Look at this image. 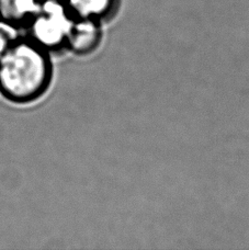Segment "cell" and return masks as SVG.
<instances>
[{"label": "cell", "mask_w": 249, "mask_h": 250, "mask_svg": "<svg viewBox=\"0 0 249 250\" xmlns=\"http://www.w3.org/2000/svg\"><path fill=\"white\" fill-rule=\"evenodd\" d=\"M52 82L50 53L29 38L20 37L0 57V95L15 104L42 98Z\"/></svg>", "instance_id": "6da1fadb"}, {"label": "cell", "mask_w": 249, "mask_h": 250, "mask_svg": "<svg viewBox=\"0 0 249 250\" xmlns=\"http://www.w3.org/2000/svg\"><path fill=\"white\" fill-rule=\"evenodd\" d=\"M102 39L101 22L74 18L65 48L76 55H88L97 50Z\"/></svg>", "instance_id": "3957f363"}, {"label": "cell", "mask_w": 249, "mask_h": 250, "mask_svg": "<svg viewBox=\"0 0 249 250\" xmlns=\"http://www.w3.org/2000/svg\"><path fill=\"white\" fill-rule=\"evenodd\" d=\"M74 17L64 0H41V4L24 28L26 38L48 53L65 48Z\"/></svg>", "instance_id": "7a4b0ae2"}, {"label": "cell", "mask_w": 249, "mask_h": 250, "mask_svg": "<svg viewBox=\"0 0 249 250\" xmlns=\"http://www.w3.org/2000/svg\"><path fill=\"white\" fill-rule=\"evenodd\" d=\"M20 37V30L0 19V57Z\"/></svg>", "instance_id": "8992f818"}, {"label": "cell", "mask_w": 249, "mask_h": 250, "mask_svg": "<svg viewBox=\"0 0 249 250\" xmlns=\"http://www.w3.org/2000/svg\"><path fill=\"white\" fill-rule=\"evenodd\" d=\"M40 4L41 0H0V19L24 30Z\"/></svg>", "instance_id": "5b68a950"}, {"label": "cell", "mask_w": 249, "mask_h": 250, "mask_svg": "<svg viewBox=\"0 0 249 250\" xmlns=\"http://www.w3.org/2000/svg\"><path fill=\"white\" fill-rule=\"evenodd\" d=\"M74 18L91 19L99 22L112 18L117 13L120 0H64Z\"/></svg>", "instance_id": "277c9868"}]
</instances>
